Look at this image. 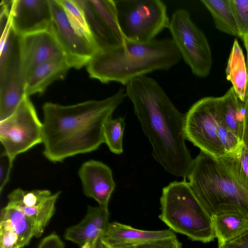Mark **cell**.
Masks as SVG:
<instances>
[{
    "instance_id": "cell-1",
    "label": "cell",
    "mask_w": 248,
    "mask_h": 248,
    "mask_svg": "<svg viewBox=\"0 0 248 248\" xmlns=\"http://www.w3.org/2000/svg\"><path fill=\"white\" fill-rule=\"evenodd\" d=\"M124 86L127 97L152 146L154 159L167 172L187 177L193 159L185 142V114L177 109L152 78L140 76Z\"/></svg>"
},
{
    "instance_id": "cell-37",
    "label": "cell",
    "mask_w": 248,
    "mask_h": 248,
    "mask_svg": "<svg viewBox=\"0 0 248 248\" xmlns=\"http://www.w3.org/2000/svg\"><path fill=\"white\" fill-rule=\"evenodd\" d=\"M242 39L243 41L247 52V66L248 73V36L243 38Z\"/></svg>"
},
{
    "instance_id": "cell-31",
    "label": "cell",
    "mask_w": 248,
    "mask_h": 248,
    "mask_svg": "<svg viewBox=\"0 0 248 248\" xmlns=\"http://www.w3.org/2000/svg\"><path fill=\"white\" fill-rule=\"evenodd\" d=\"M137 248H182L176 235L136 246Z\"/></svg>"
},
{
    "instance_id": "cell-20",
    "label": "cell",
    "mask_w": 248,
    "mask_h": 248,
    "mask_svg": "<svg viewBox=\"0 0 248 248\" xmlns=\"http://www.w3.org/2000/svg\"><path fill=\"white\" fill-rule=\"evenodd\" d=\"M248 109L232 87L223 95L217 97V111L219 119L241 140Z\"/></svg>"
},
{
    "instance_id": "cell-12",
    "label": "cell",
    "mask_w": 248,
    "mask_h": 248,
    "mask_svg": "<svg viewBox=\"0 0 248 248\" xmlns=\"http://www.w3.org/2000/svg\"><path fill=\"white\" fill-rule=\"evenodd\" d=\"M25 85L18 35L9 57L0 66V121L15 111L25 95Z\"/></svg>"
},
{
    "instance_id": "cell-9",
    "label": "cell",
    "mask_w": 248,
    "mask_h": 248,
    "mask_svg": "<svg viewBox=\"0 0 248 248\" xmlns=\"http://www.w3.org/2000/svg\"><path fill=\"white\" fill-rule=\"evenodd\" d=\"M217 100L205 97L190 108L185 116L184 135L201 151L217 159L226 153L218 135Z\"/></svg>"
},
{
    "instance_id": "cell-13",
    "label": "cell",
    "mask_w": 248,
    "mask_h": 248,
    "mask_svg": "<svg viewBox=\"0 0 248 248\" xmlns=\"http://www.w3.org/2000/svg\"><path fill=\"white\" fill-rule=\"evenodd\" d=\"M11 16L19 36L50 30L53 21L49 0H12Z\"/></svg>"
},
{
    "instance_id": "cell-17",
    "label": "cell",
    "mask_w": 248,
    "mask_h": 248,
    "mask_svg": "<svg viewBox=\"0 0 248 248\" xmlns=\"http://www.w3.org/2000/svg\"><path fill=\"white\" fill-rule=\"evenodd\" d=\"M175 235L171 230L145 231L117 222L108 223L101 236L103 241L110 248L137 246Z\"/></svg>"
},
{
    "instance_id": "cell-40",
    "label": "cell",
    "mask_w": 248,
    "mask_h": 248,
    "mask_svg": "<svg viewBox=\"0 0 248 248\" xmlns=\"http://www.w3.org/2000/svg\"><path fill=\"white\" fill-rule=\"evenodd\" d=\"M137 248L136 246H122V247H113V248Z\"/></svg>"
},
{
    "instance_id": "cell-23",
    "label": "cell",
    "mask_w": 248,
    "mask_h": 248,
    "mask_svg": "<svg viewBox=\"0 0 248 248\" xmlns=\"http://www.w3.org/2000/svg\"><path fill=\"white\" fill-rule=\"evenodd\" d=\"M218 245L241 234L248 228V216L237 212H226L212 217Z\"/></svg>"
},
{
    "instance_id": "cell-22",
    "label": "cell",
    "mask_w": 248,
    "mask_h": 248,
    "mask_svg": "<svg viewBox=\"0 0 248 248\" xmlns=\"http://www.w3.org/2000/svg\"><path fill=\"white\" fill-rule=\"evenodd\" d=\"M225 72L227 79L232 83L236 95L244 102L248 73L243 50L237 39L233 41Z\"/></svg>"
},
{
    "instance_id": "cell-5",
    "label": "cell",
    "mask_w": 248,
    "mask_h": 248,
    "mask_svg": "<svg viewBox=\"0 0 248 248\" xmlns=\"http://www.w3.org/2000/svg\"><path fill=\"white\" fill-rule=\"evenodd\" d=\"M160 204L159 217L172 231L204 243L216 238L212 218L193 194L188 182L174 181L164 187Z\"/></svg>"
},
{
    "instance_id": "cell-27",
    "label": "cell",
    "mask_w": 248,
    "mask_h": 248,
    "mask_svg": "<svg viewBox=\"0 0 248 248\" xmlns=\"http://www.w3.org/2000/svg\"><path fill=\"white\" fill-rule=\"evenodd\" d=\"M125 123L123 117L108 120L105 124L103 136L105 143L113 153L119 155L123 152V139Z\"/></svg>"
},
{
    "instance_id": "cell-24",
    "label": "cell",
    "mask_w": 248,
    "mask_h": 248,
    "mask_svg": "<svg viewBox=\"0 0 248 248\" xmlns=\"http://www.w3.org/2000/svg\"><path fill=\"white\" fill-rule=\"evenodd\" d=\"M201 2L210 12L217 29L239 37L237 23L229 0H202Z\"/></svg>"
},
{
    "instance_id": "cell-33",
    "label": "cell",
    "mask_w": 248,
    "mask_h": 248,
    "mask_svg": "<svg viewBox=\"0 0 248 248\" xmlns=\"http://www.w3.org/2000/svg\"><path fill=\"white\" fill-rule=\"evenodd\" d=\"M12 167L11 166L9 160L3 152L0 155V191L2 192L3 188L8 183Z\"/></svg>"
},
{
    "instance_id": "cell-39",
    "label": "cell",
    "mask_w": 248,
    "mask_h": 248,
    "mask_svg": "<svg viewBox=\"0 0 248 248\" xmlns=\"http://www.w3.org/2000/svg\"><path fill=\"white\" fill-rule=\"evenodd\" d=\"M244 103L246 106L248 108V81L247 86L246 92V96Z\"/></svg>"
},
{
    "instance_id": "cell-35",
    "label": "cell",
    "mask_w": 248,
    "mask_h": 248,
    "mask_svg": "<svg viewBox=\"0 0 248 248\" xmlns=\"http://www.w3.org/2000/svg\"><path fill=\"white\" fill-rule=\"evenodd\" d=\"M242 141L245 146L248 149V109L245 121Z\"/></svg>"
},
{
    "instance_id": "cell-21",
    "label": "cell",
    "mask_w": 248,
    "mask_h": 248,
    "mask_svg": "<svg viewBox=\"0 0 248 248\" xmlns=\"http://www.w3.org/2000/svg\"><path fill=\"white\" fill-rule=\"evenodd\" d=\"M85 16L90 31L99 49L124 44L126 39L117 35L101 18L89 0H75Z\"/></svg>"
},
{
    "instance_id": "cell-4",
    "label": "cell",
    "mask_w": 248,
    "mask_h": 248,
    "mask_svg": "<svg viewBox=\"0 0 248 248\" xmlns=\"http://www.w3.org/2000/svg\"><path fill=\"white\" fill-rule=\"evenodd\" d=\"M187 178L193 194L211 217L226 212L248 216V191L217 159L201 151Z\"/></svg>"
},
{
    "instance_id": "cell-18",
    "label": "cell",
    "mask_w": 248,
    "mask_h": 248,
    "mask_svg": "<svg viewBox=\"0 0 248 248\" xmlns=\"http://www.w3.org/2000/svg\"><path fill=\"white\" fill-rule=\"evenodd\" d=\"M108 218V208L88 206L83 219L77 224L67 228L64 238L80 246L87 242L94 244L104 233L109 223Z\"/></svg>"
},
{
    "instance_id": "cell-11",
    "label": "cell",
    "mask_w": 248,
    "mask_h": 248,
    "mask_svg": "<svg viewBox=\"0 0 248 248\" xmlns=\"http://www.w3.org/2000/svg\"><path fill=\"white\" fill-rule=\"evenodd\" d=\"M61 192L52 194L47 189L13 190L7 196V204L22 212L33 223L36 237H40L55 211V204Z\"/></svg>"
},
{
    "instance_id": "cell-26",
    "label": "cell",
    "mask_w": 248,
    "mask_h": 248,
    "mask_svg": "<svg viewBox=\"0 0 248 248\" xmlns=\"http://www.w3.org/2000/svg\"><path fill=\"white\" fill-rule=\"evenodd\" d=\"M64 10L68 20L75 31L87 40L96 49L99 48L90 31L85 16L75 0H57Z\"/></svg>"
},
{
    "instance_id": "cell-15",
    "label": "cell",
    "mask_w": 248,
    "mask_h": 248,
    "mask_svg": "<svg viewBox=\"0 0 248 248\" xmlns=\"http://www.w3.org/2000/svg\"><path fill=\"white\" fill-rule=\"evenodd\" d=\"M78 174L84 195L95 200L98 206L108 208L115 187L110 168L102 162L90 160L82 164Z\"/></svg>"
},
{
    "instance_id": "cell-8",
    "label": "cell",
    "mask_w": 248,
    "mask_h": 248,
    "mask_svg": "<svg viewBox=\"0 0 248 248\" xmlns=\"http://www.w3.org/2000/svg\"><path fill=\"white\" fill-rule=\"evenodd\" d=\"M0 140L13 166L15 158L43 142V123L29 96H24L13 113L0 121Z\"/></svg>"
},
{
    "instance_id": "cell-29",
    "label": "cell",
    "mask_w": 248,
    "mask_h": 248,
    "mask_svg": "<svg viewBox=\"0 0 248 248\" xmlns=\"http://www.w3.org/2000/svg\"><path fill=\"white\" fill-rule=\"evenodd\" d=\"M242 39L248 36V0H229Z\"/></svg>"
},
{
    "instance_id": "cell-14",
    "label": "cell",
    "mask_w": 248,
    "mask_h": 248,
    "mask_svg": "<svg viewBox=\"0 0 248 248\" xmlns=\"http://www.w3.org/2000/svg\"><path fill=\"white\" fill-rule=\"evenodd\" d=\"M20 48L25 82L28 75L38 65L64 55L61 46L50 30L20 36Z\"/></svg>"
},
{
    "instance_id": "cell-36",
    "label": "cell",
    "mask_w": 248,
    "mask_h": 248,
    "mask_svg": "<svg viewBox=\"0 0 248 248\" xmlns=\"http://www.w3.org/2000/svg\"><path fill=\"white\" fill-rule=\"evenodd\" d=\"M93 248H110L102 240L101 236L98 237L94 242Z\"/></svg>"
},
{
    "instance_id": "cell-32",
    "label": "cell",
    "mask_w": 248,
    "mask_h": 248,
    "mask_svg": "<svg viewBox=\"0 0 248 248\" xmlns=\"http://www.w3.org/2000/svg\"><path fill=\"white\" fill-rule=\"evenodd\" d=\"M217 248H248V228L235 237L219 244Z\"/></svg>"
},
{
    "instance_id": "cell-10",
    "label": "cell",
    "mask_w": 248,
    "mask_h": 248,
    "mask_svg": "<svg viewBox=\"0 0 248 248\" xmlns=\"http://www.w3.org/2000/svg\"><path fill=\"white\" fill-rule=\"evenodd\" d=\"M49 2L53 18L50 31L61 46L68 64L76 69L87 65L96 49L75 31L57 0H49Z\"/></svg>"
},
{
    "instance_id": "cell-16",
    "label": "cell",
    "mask_w": 248,
    "mask_h": 248,
    "mask_svg": "<svg viewBox=\"0 0 248 248\" xmlns=\"http://www.w3.org/2000/svg\"><path fill=\"white\" fill-rule=\"evenodd\" d=\"M35 235L34 225L18 209L7 204L1 210L0 248H23Z\"/></svg>"
},
{
    "instance_id": "cell-38",
    "label": "cell",
    "mask_w": 248,
    "mask_h": 248,
    "mask_svg": "<svg viewBox=\"0 0 248 248\" xmlns=\"http://www.w3.org/2000/svg\"><path fill=\"white\" fill-rule=\"evenodd\" d=\"M93 244L87 242L81 246V248H93Z\"/></svg>"
},
{
    "instance_id": "cell-30",
    "label": "cell",
    "mask_w": 248,
    "mask_h": 248,
    "mask_svg": "<svg viewBox=\"0 0 248 248\" xmlns=\"http://www.w3.org/2000/svg\"><path fill=\"white\" fill-rule=\"evenodd\" d=\"M217 131L219 140L226 154L235 151L242 144V140L218 117Z\"/></svg>"
},
{
    "instance_id": "cell-3",
    "label": "cell",
    "mask_w": 248,
    "mask_h": 248,
    "mask_svg": "<svg viewBox=\"0 0 248 248\" xmlns=\"http://www.w3.org/2000/svg\"><path fill=\"white\" fill-rule=\"evenodd\" d=\"M171 39L145 43L126 40L116 46L99 49L87 64L91 78L103 83L125 85L130 80L156 70H168L181 60Z\"/></svg>"
},
{
    "instance_id": "cell-19",
    "label": "cell",
    "mask_w": 248,
    "mask_h": 248,
    "mask_svg": "<svg viewBox=\"0 0 248 248\" xmlns=\"http://www.w3.org/2000/svg\"><path fill=\"white\" fill-rule=\"evenodd\" d=\"M71 68L64 55L38 65L26 79L25 94L43 93L52 83L63 78Z\"/></svg>"
},
{
    "instance_id": "cell-25",
    "label": "cell",
    "mask_w": 248,
    "mask_h": 248,
    "mask_svg": "<svg viewBox=\"0 0 248 248\" xmlns=\"http://www.w3.org/2000/svg\"><path fill=\"white\" fill-rule=\"evenodd\" d=\"M217 159L236 182L248 191V149L243 143L235 151Z\"/></svg>"
},
{
    "instance_id": "cell-2",
    "label": "cell",
    "mask_w": 248,
    "mask_h": 248,
    "mask_svg": "<svg viewBox=\"0 0 248 248\" xmlns=\"http://www.w3.org/2000/svg\"><path fill=\"white\" fill-rule=\"evenodd\" d=\"M126 97L122 88L100 100L68 106L45 103L42 143L45 157L51 162H59L97 149L104 143L105 124Z\"/></svg>"
},
{
    "instance_id": "cell-28",
    "label": "cell",
    "mask_w": 248,
    "mask_h": 248,
    "mask_svg": "<svg viewBox=\"0 0 248 248\" xmlns=\"http://www.w3.org/2000/svg\"><path fill=\"white\" fill-rule=\"evenodd\" d=\"M90 4L101 18L121 38L124 37L119 25L115 0H89Z\"/></svg>"
},
{
    "instance_id": "cell-6",
    "label": "cell",
    "mask_w": 248,
    "mask_h": 248,
    "mask_svg": "<svg viewBox=\"0 0 248 248\" xmlns=\"http://www.w3.org/2000/svg\"><path fill=\"white\" fill-rule=\"evenodd\" d=\"M120 30L126 40L145 43L169 27L167 6L160 0H115Z\"/></svg>"
},
{
    "instance_id": "cell-34",
    "label": "cell",
    "mask_w": 248,
    "mask_h": 248,
    "mask_svg": "<svg viewBox=\"0 0 248 248\" xmlns=\"http://www.w3.org/2000/svg\"><path fill=\"white\" fill-rule=\"evenodd\" d=\"M37 248H65V246L59 236L53 232L44 238Z\"/></svg>"
},
{
    "instance_id": "cell-7",
    "label": "cell",
    "mask_w": 248,
    "mask_h": 248,
    "mask_svg": "<svg viewBox=\"0 0 248 248\" xmlns=\"http://www.w3.org/2000/svg\"><path fill=\"white\" fill-rule=\"evenodd\" d=\"M172 40L193 74L199 78L209 75L213 64L211 50L203 32L192 21L185 9L176 10L168 27Z\"/></svg>"
}]
</instances>
